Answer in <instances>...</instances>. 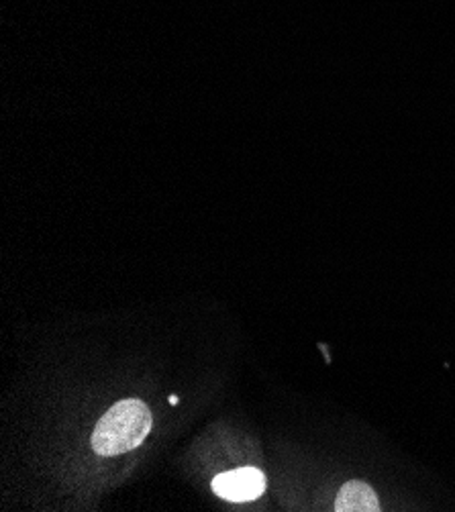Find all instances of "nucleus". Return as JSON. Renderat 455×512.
<instances>
[{
	"label": "nucleus",
	"mask_w": 455,
	"mask_h": 512,
	"mask_svg": "<svg viewBox=\"0 0 455 512\" xmlns=\"http://www.w3.org/2000/svg\"><path fill=\"white\" fill-rule=\"evenodd\" d=\"M151 425H154V419H151V411L145 402L137 398L121 400L96 423L92 449L103 457L127 453L145 441Z\"/></svg>",
	"instance_id": "f257e3e1"
},
{
	"label": "nucleus",
	"mask_w": 455,
	"mask_h": 512,
	"mask_svg": "<svg viewBox=\"0 0 455 512\" xmlns=\"http://www.w3.org/2000/svg\"><path fill=\"white\" fill-rule=\"evenodd\" d=\"M266 490V476L256 468H239L219 474L213 480V492L229 502L256 500Z\"/></svg>",
	"instance_id": "f03ea898"
},
{
	"label": "nucleus",
	"mask_w": 455,
	"mask_h": 512,
	"mask_svg": "<svg viewBox=\"0 0 455 512\" xmlns=\"http://www.w3.org/2000/svg\"><path fill=\"white\" fill-rule=\"evenodd\" d=\"M337 512H376L380 510V502L372 486H368L362 480H349L341 486L337 500H335Z\"/></svg>",
	"instance_id": "7ed1b4c3"
},
{
	"label": "nucleus",
	"mask_w": 455,
	"mask_h": 512,
	"mask_svg": "<svg viewBox=\"0 0 455 512\" xmlns=\"http://www.w3.org/2000/svg\"><path fill=\"white\" fill-rule=\"evenodd\" d=\"M170 404H178V396H170Z\"/></svg>",
	"instance_id": "20e7f679"
}]
</instances>
